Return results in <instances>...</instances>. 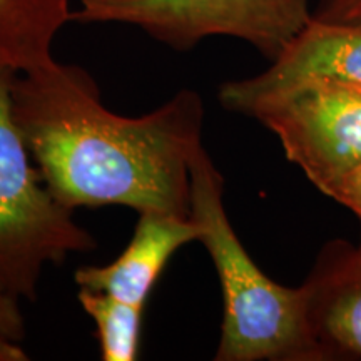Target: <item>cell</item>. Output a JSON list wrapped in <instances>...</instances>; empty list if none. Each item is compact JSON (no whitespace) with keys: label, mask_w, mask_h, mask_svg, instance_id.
<instances>
[{"label":"cell","mask_w":361,"mask_h":361,"mask_svg":"<svg viewBox=\"0 0 361 361\" xmlns=\"http://www.w3.org/2000/svg\"><path fill=\"white\" fill-rule=\"evenodd\" d=\"M12 116L45 186L62 204L124 206L191 218V157L202 146L204 106L183 89L146 116L107 109L79 66L17 74Z\"/></svg>","instance_id":"obj_1"},{"label":"cell","mask_w":361,"mask_h":361,"mask_svg":"<svg viewBox=\"0 0 361 361\" xmlns=\"http://www.w3.org/2000/svg\"><path fill=\"white\" fill-rule=\"evenodd\" d=\"M191 219L223 293L216 361H318L305 291L273 281L239 241L224 207V178L204 146L191 157Z\"/></svg>","instance_id":"obj_2"},{"label":"cell","mask_w":361,"mask_h":361,"mask_svg":"<svg viewBox=\"0 0 361 361\" xmlns=\"http://www.w3.org/2000/svg\"><path fill=\"white\" fill-rule=\"evenodd\" d=\"M17 72L0 71V284L34 303L44 266L72 252L96 250V239L74 211L45 186L12 116Z\"/></svg>","instance_id":"obj_3"},{"label":"cell","mask_w":361,"mask_h":361,"mask_svg":"<svg viewBox=\"0 0 361 361\" xmlns=\"http://www.w3.org/2000/svg\"><path fill=\"white\" fill-rule=\"evenodd\" d=\"M221 106L258 119L319 192L361 164V85L311 80L259 94H219Z\"/></svg>","instance_id":"obj_4"},{"label":"cell","mask_w":361,"mask_h":361,"mask_svg":"<svg viewBox=\"0 0 361 361\" xmlns=\"http://www.w3.org/2000/svg\"><path fill=\"white\" fill-rule=\"evenodd\" d=\"M311 17L310 0H79L71 20L134 25L176 51L226 35L274 61Z\"/></svg>","instance_id":"obj_5"},{"label":"cell","mask_w":361,"mask_h":361,"mask_svg":"<svg viewBox=\"0 0 361 361\" xmlns=\"http://www.w3.org/2000/svg\"><path fill=\"white\" fill-rule=\"evenodd\" d=\"M301 288L318 361H361L360 243H326Z\"/></svg>","instance_id":"obj_6"},{"label":"cell","mask_w":361,"mask_h":361,"mask_svg":"<svg viewBox=\"0 0 361 361\" xmlns=\"http://www.w3.org/2000/svg\"><path fill=\"white\" fill-rule=\"evenodd\" d=\"M311 80L361 85V25L313 16L268 69L255 78L223 84L219 94H259Z\"/></svg>","instance_id":"obj_7"},{"label":"cell","mask_w":361,"mask_h":361,"mask_svg":"<svg viewBox=\"0 0 361 361\" xmlns=\"http://www.w3.org/2000/svg\"><path fill=\"white\" fill-rule=\"evenodd\" d=\"M200 241V228L191 218L162 213H139L133 239L109 264L82 266L74 273L79 288L107 293L135 306H146L174 252Z\"/></svg>","instance_id":"obj_8"},{"label":"cell","mask_w":361,"mask_h":361,"mask_svg":"<svg viewBox=\"0 0 361 361\" xmlns=\"http://www.w3.org/2000/svg\"><path fill=\"white\" fill-rule=\"evenodd\" d=\"M71 0H0V71L17 74L52 64V44L71 22Z\"/></svg>","instance_id":"obj_9"},{"label":"cell","mask_w":361,"mask_h":361,"mask_svg":"<svg viewBox=\"0 0 361 361\" xmlns=\"http://www.w3.org/2000/svg\"><path fill=\"white\" fill-rule=\"evenodd\" d=\"M78 300L96 323L104 361H134L141 351L144 306L130 305L107 293L79 288Z\"/></svg>","instance_id":"obj_10"},{"label":"cell","mask_w":361,"mask_h":361,"mask_svg":"<svg viewBox=\"0 0 361 361\" xmlns=\"http://www.w3.org/2000/svg\"><path fill=\"white\" fill-rule=\"evenodd\" d=\"M25 338V323L19 300L0 284V341L20 343Z\"/></svg>","instance_id":"obj_11"},{"label":"cell","mask_w":361,"mask_h":361,"mask_svg":"<svg viewBox=\"0 0 361 361\" xmlns=\"http://www.w3.org/2000/svg\"><path fill=\"white\" fill-rule=\"evenodd\" d=\"M328 197L340 202L353 213L360 221V233H361V164L353 171H350L345 178H341L331 191L328 192ZM361 245V236H360Z\"/></svg>","instance_id":"obj_12"},{"label":"cell","mask_w":361,"mask_h":361,"mask_svg":"<svg viewBox=\"0 0 361 361\" xmlns=\"http://www.w3.org/2000/svg\"><path fill=\"white\" fill-rule=\"evenodd\" d=\"M313 16L328 22L361 25V0H323Z\"/></svg>","instance_id":"obj_13"},{"label":"cell","mask_w":361,"mask_h":361,"mask_svg":"<svg viewBox=\"0 0 361 361\" xmlns=\"http://www.w3.org/2000/svg\"><path fill=\"white\" fill-rule=\"evenodd\" d=\"M29 356L20 348L19 343L0 341V361H25Z\"/></svg>","instance_id":"obj_14"}]
</instances>
